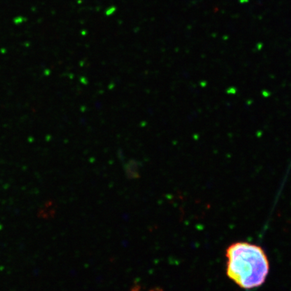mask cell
Here are the masks:
<instances>
[{"label":"cell","mask_w":291,"mask_h":291,"mask_svg":"<svg viewBox=\"0 0 291 291\" xmlns=\"http://www.w3.org/2000/svg\"><path fill=\"white\" fill-rule=\"evenodd\" d=\"M226 274L244 289L263 285L269 273V261L261 247L247 242H237L226 249Z\"/></svg>","instance_id":"cell-1"},{"label":"cell","mask_w":291,"mask_h":291,"mask_svg":"<svg viewBox=\"0 0 291 291\" xmlns=\"http://www.w3.org/2000/svg\"><path fill=\"white\" fill-rule=\"evenodd\" d=\"M150 291H162V290H158L157 289V288H155V289L152 290H150Z\"/></svg>","instance_id":"cell-2"}]
</instances>
